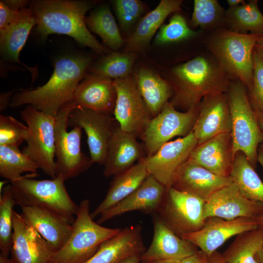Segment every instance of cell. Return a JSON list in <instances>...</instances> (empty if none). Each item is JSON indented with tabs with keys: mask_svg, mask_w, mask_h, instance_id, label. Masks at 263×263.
Wrapping results in <instances>:
<instances>
[{
	"mask_svg": "<svg viewBox=\"0 0 263 263\" xmlns=\"http://www.w3.org/2000/svg\"><path fill=\"white\" fill-rule=\"evenodd\" d=\"M233 182L187 160L179 169L172 187L206 201L213 193Z\"/></svg>",
	"mask_w": 263,
	"mask_h": 263,
	"instance_id": "21",
	"label": "cell"
},
{
	"mask_svg": "<svg viewBox=\"0 0 263 263\" xmlns=\"http://www.w3.org/2000/svg\"><path fill=\"white\" fill-rule=\"evenodd\" d=\"M149 175L145 166L138 162L129 169L114 176L106 195L91 213L92 218L99 216L132 193Z\"/></svg>",
	"mask_w": 263,
	"mask_h": 263,
	"instance_id": "28",
	"label": "cell"
},
{
	"mask_svg": "<svg viewBox=\"0 0 263 263\" xmlns=\"http://www.w3.org/2000/svg\"><path fill=\"white\" fill-rule=\"evenodd\" d=\"M198 33L189 28L183 16L176 13L168 24L160 27L155 37L154 43L160 45L179 42L194 37Z\"/></svg>",
	"mask_w": 263,
	"mask_h": 263,
	"instance_id": "39",
	"label": "cell"
},
{
	"mask_svg": "<svg viewBox=\"0 0 263 263\" xmlns=\"http://www.w3.org/2000/svg\"><path fill=\"white\" fill-rule=\"evenodd\" d=\"M28 127L9 115H0V145L19 147L25 141Z\"/></svg>",
	"mask_w": 263,
	"mask_h": 263,
	"instance_id": "40",
	"label": "cell"
},
{
	"mask_svg": "<svg viewBox=\"0 0 263 263\" xmlns=\"http://www.w3.org/2000/svg\"><path fill=\"white\" fill-rule=\"evenodd\" d=\"M16 205L10 184L4 187L0 195V253L6 256H9L11 248L13 208Z\"/></svg>",
	"mask_w": 263,
	"mask_h": 263,
	"instance_id": "38",
	"label": "cell"
},
{
	"mask_svg": "<svg viewBox=\"0 0 263 263\" xmlns=\"http://www.w3.org/2000/svg\"><path fill=\"white\" fill-rule=\"evenodd\" d=\"M181 263H208L207 256L201 250H197L192 255L183 259Z\"/></svg>",
	"mask_w": 263,
	"mask_h": 263,
	"instance_id": "44",
	"label": "cell"
},
{
	"mask_svg": "<svg viewBox=\"0 0 263 263\" xmlns=\"http://www.w3.org/2000/svg\"><path fill=\"white\" fill-rule=\"evenodd\" d=\"M114 120L110 114L80 107L70 113L68 126L77 127L85 131L93 163L104 164L110 142L116 127L114 126Z\"/></svg>",
	"mask_w": 263,
	"mask_h": 263,
	"instance_id": "14",
	"label": "cell"
},
{
	"mask_svg": "<svg viewBox=\"0 0 263 263\" xmlns=\"http://www.w3.org/2000/svg\"><path fill=\"white\" fill-rule=\"evenodd\" d=\"M168 188L149 174L130 195L108 210L101 214L97 223L100 225L125 213L141 211L156 214L165 198Z\"/></svg>",
	"mask_w": 263,
	"mask_h": 263,
	"instance_id": "19",
	"label": "cell"
},
{
	"mask_svg": "<svg viewBox=\"0 0 263 263\" xmlns=\"http://www.w3.org/2000/svg\"><path fill=\"white\" fill-rule=\"evenodd\" d=\"M78 107L73 100L63 106L55 117L56 176H61L65 180L79 175L93 164L81 151L82 129L75 127L67 131L69 114Z\"/></svg>",
	"mask_w": 263,
	"mask_h": 263,
	"instance_id": "8",
	"label": "cell"
},
{
	"mask_svg": "<svg viewBox=\"0 0 263 263\" xmlns=\"http://www.w3.org/2000/svg\"><path fill=\"white\" fill-rule=\"evenodd\" d=\"M116 99L114 119L123 131L136 137L142 136L152 118L136 84L131 75L113 80Z\"/></svg>",
	"mask_w": 263,
	"mask_h": 263,
	"instance_id": "12",
	"label": "cell"
},
{
	"mask_svg": "<svg viewBox=\"0 0 263 263\" xmlns=\"http://www.w3.org/2000/svg\"><path fill=\"white\" fill-rule=\"evenodd\" d=\"M30 4L36 20V30L43 39L52 34L66 35L99 55L104 56L111 53V50L91 34L86 24L85 16L93 6L92 2L37 0L32 1Z\"/></svg>",
	"mask_w": 263,
	"mask_h": 263,
	"instance_id": "3",
	"label": "cell"
},
{
	"mask_svg": "<svg viewBox=\"0 0 263 263\" xmlns=\"http://www.w3.org/2000/svg\"><path fill=\"white\" fill-rule=\"evenodd\" d=\"M248 94L255 110L263 113V61L255 50L253 53V81Z\"/></svg>",
	"mask_w": 263,
	"mask_h": 263,
	"instance_id": "42",
	"label": "cell"
},
{
	"mask_svg": "<svg viewBox=\"0 0 263 263\" xmlns=\"http://www.w3.org/2000/svg\"><path fill=\"white\" fill-rule=\"evenodd\" d=\"M233 159L231 133H223L197 145L188 160L218 176L229 177Z\"/></svg>",
	"mask_w": 263,
	"mask_h": 263,
	"instance_id": "22",
	"label": "cell"
},
{
	"mask_svg": "<svg viewBox=\"0 0 263 263\" xmlns=\"http://www.w3.org/2000/svg\"><path fill=\"white\" fill-rule=\"evenodd\" d=\"M20 114L28 129L25 140L27 146L22 152L35 162L45 174L55 178V117L30 105L23 110Z\"/></svg>",
	"mask_w": 263,
	"mask_h": 263,
	"instance_id": "9",
	"label": "cell"
},
{
	"mask_svg": "<svg viewBox=\"0 0 263 263\" xmlns=\"http://www.w3.org/2000/svg\"><path fill=\"white\" fill-rule=\"evenodd\" d=\"M38 166L19 147L0 145V175L10 182L24 173H36Z\"/></svg>",
	"mask_w": 263,
	"mask_h": 263,
	"instance_id": "35",
	"label": "cell"
},
{
	"mask_svg": "<svg viewBox=\"0 0 263 263\" xmlns=\"http://www.w3.org/2000/svg\"><path fill=\"white\" fill-rule=\"evenodd\" d=\"M255 111L257 113L259 126L261 129L263 131V113H262L256 110ZM259 148L263 150V144L260 145Z\"/></svg>",
	"mask_w": 263,
	"mask_h": 263,
	"instance_id": "50",
	"label": "cell"
},
{
	"mask_svg": "<svg viewBox=\"0 0 263 263\" xmlns=\"http://www.w3.org/2000/svg\"><path fill=\"white\" fill-rule=\"evenodd\" d=\"M255 259L259 263H263V245L255 255Z\"/></svg>",
	"mask_w": 263,
	"mask_h": 263,
	"instance_id": "53",
	"label": "cell"
},
{
	"mask_svg": "<svg viewBox=\"0 0 263 263\" xmlns=\"http://www.w3.org/2000/svg\"><path fill=\"white\" fill-rule=\"evenodd\" d=\"M169 83L173 106L186 111L196 108L207 96L227 93L232 80L213 57L197 56L170 71Z\"/></svg>",
	"mask_w": 263,
	"mask_h": 263,
	"instance_id": "2",
	"label": "cell"
},
{
	"mask_svg": "<svg viewBox=\"0 0 263 263\" xmlns=\"http://www.w3.org/2000/svg\"><path fill=\"white\" fill-rule=\"evenodd\" d=\"M21 11L13 10L6 6L2 1H0V30L5 28L16 21L20 15Z\"/></svg>",
	"mask_w": 263,
	"mask_h": 263,
	"instance_id": "43",
	"label": "cell"
},
{
	"mask_svg": "<svg viewBox=\"0 0 263 263\" xmlns=\"http://www.w3.org/2000/svg\"><path fill=\"white\" fill-rule=\"evenodd\" d=\"M26 221L45 239L56 251L69 239L73 224L57 213L47 209L27 206L21 207Z\"/></svg>",
	"mask_w": 263,
	"mask_h": 263,
	"instance_id": "25",
	"label": "cell"
},
{
	"mask_svg": "<svg viewBox=\"0 0 263 263\" xmlns=\"http://www.w3.org/2000/svg\"><path fill=\"white\" fill-rule=\"evenodd\" d=\"M227 2L229 7H235L245 2L244 0H227Z\"/></svg>",
	"mask_w": 263,
	"mask_h": 263,
	"instance_id": "52",
	"label": "cell"
},
{
	"mask_svg": "<svg viewBox=\"0 0 263 263\" xmlns=\"http://www.w3.org/2000/svg\"><path fill=\"white\" fill-rule=\"evenodd\" d=\"M12 97L11 92L3 93L1 94L0 102V110L1 112L4 110L7 106H9Z\"/></svg>",
	"mask_w": 263,
	"mask_h": 263,
	"instance_id": "46",
	"label": "cell"
},
{
	"mask_svg": "<svg viewBox=\"0 0 263 263\" xmlns=\"http://www.w3.org/2000/svg\"><path fill=\"white\" fill-rule=\"evenodd\" d=\"M0 263H11L10 257L0 253Z\"/></svg>",
	"mask_w": 263,
	"mask_h": 263,
	"instance_id": "55",
	"label": "cell"
},
{
	"mask_svg": "<svg viewBox=\"0 0 263 263\" xmlns=\"http://www.w3.org/2000/svg\"><path fill=\"white\" fill-rule=\"evenodd\" d=\"M197 145L191 131L186 136L166 143L153 154L144 156L139 162L145 166L149 174L168 189Z\"/></svg>",
	"mask_w": 263,
	"mask_h": 263,
	"instance_id": "13",
	"label": "cell"
},
{
	"mask_svg": "<svg viewBox=\"0 0 263 263\" xmlns=\"http://www.w3.org/2000/svg\"><path fill=\"white\" fill-rule=\"evenodd\" d=\"M85 23L89 31L100 36L105 46L112 50H116L126 43L108 5H103L93 11L85 18Z\"/></svg>",
	"mask_w": 263,
	"mask_h": 263,
	"instance_id": "34",
	"label": "cell"
},
{
	"mask_svg": "<svg viewBox=\"0 0 263 263\" xmlns=\"http://www.w3.org/2000/svg\"><path fill=\"white\" fill-rule=\"evenodd\" d=\"M260 36L220 27L206 40L213 56L230 79L240 81L248 90L253 81V53Z\"/></svg>",
	"mask_w": 263,
	"mask_h": 263,
	"instance_id": "4",
	"label": "cell"
},
{
	"mask_svg": "<svg viewBox=\"0 0 263 263\" xmlns=\"http://www.w3.org/2000/svg\"><path fill=\"white\" fill-rule=\"evenodd\" d=\"M227 95L231 117L233 158L242 152L255 168L258 148L263 144V131L250 101L247 88L240 81L232 80Z\"/></svg>",
	"mask_w": 263,
	"mask_h": 263,
	"instance_id": "6",
	"label": "cell"
},
{
	"mask_svg": "<svg viewBox=\"0 0 263 263\" xmlns=\"http://www.w3.org/2000/svg\"><path fill=\"white\" fill-rule=\"evenodd\" d=\"M208 263H224L221 253L217 251L214 252L212 254L207 256Z\"/></svg>",
	"mask_w": 263,
	"mask_h": 263,
	"instance_id": "48",
	"label": "cell"
},
{
	"mask_svg": "<svg viewBox=\"0 0 263 263\" xmlns=\"http://www.w3.org/2000/svg\"><path fill=\"white\" fill-rule=\"evenodd\" d=\"M229 176L244 196L263 205V183L243 152L234 156Z\"/></svg>",
	"mask_w": 263,
	"mask_h": 263,
	"instance_id": "31",
	"label": "cell"
},
{
	"mask_svg": "<svg viewBox=\"0 0 263 263\" xmlns=\"http://www.w3.org/2000/svg\"><path fill=\"white\" fill-rule=\"evenodd\" d=\"M37 173H30L11 182L16 205L21 207L36 206L52 211L73 224L79 206L72 199L66 189L64 178L37 180Z\"/></svg>",
	"mask_w": 263,
	"mask_h": 263,
	"instance_id": "5",
	"label": "cell"
},
{
	"mask_svg": "<svg viewBox=\"0 0 263 263\" xmlns=\"http://www.w3.org/2000/svg\"><path fill=\"white\" fill-rule=\"evenodd\" d=\"M152 242L141 255V262L155 260L181 261L196 251V246L178 236L157 215L153 218Z\"/></svg>",
	"mask_w": 263,
	"mask_h": 263,
	"instance_id": "20",
	"label": "cell"
},
{
	"mask_svg": "<svg viewBox=\"0 0 263 263\" xmlns=\"http://www.w3.org/2000/svg\"><path fill=\"white\" fill-rule=\"evenodd\" d=\"M198 109V116L192 130L197 145L218 134L231 132V117L227 93L205 97Z\"/></svg>",
	"mask_w": 263,
	"mask_h": 263,
	"instance_id": "18",
	"label": "cell"
},
{
	"mask_svg": "<svg viewBox=\"0 0 263 263\" xmlns=\"http://www.w3.org/2000/svg\"><path fill=\"white\" fill-rule=\"evenodd\" d=\"M145 250L141 225H131L103 243L97 251L82 263H120Z\"/></svg>",
	"mask_w": 263,
	"mask_h": 263,
	"instance_id": "23",
	"label": "cell"
},
{
	"mask_svg": "<svg viewBox=\"0 0 263 263\" xmlns=\"http://www.w3.org/2000/svg\"><path fill=\"white\" fill-rule=\"evenodd\" d=\"M116 15L122 29L128 31L144 11V6L139 0L113 1Z\"/></svg>",
	"mask_w": 263,
	"mask_h": 263,
	"instance_id": "41",
	"label": "cell"
},
{
	"mask_svg": "<svg viewBox=\"0 0 263 263\" xmlns=\"http://www.w3.org/2000/svg\"><path fill=\"white\" fill-rule=\"evenodd\" d=\"M136 57V54L133 52L111 53L103 56L90 68V75L113 80L127 77L130 75Z\"/></svg>",
	"mask_w": 263,
	"mask_h": 263,
	"instance_id": "36",
	"label": "cell"
},
{
	"mask_svg": "<svg viewBox=\"0 0 263 263\" xmlns=\"http://www.w3.org/2000/svg\"><path fill=\"white\" fill-rule=\"evenodd\" d=\"M2 2L9 8L17 11L26 8L28 3L27 0H2Z\"/></svg>",
	"mask_w": 263,
	"mask_h": 263,
	"instance_id": "45",
	"label": "cell"
},
{
	"mask_svg": "<svg viewBox=\"0 0 263 263\" xmlns=\"http://www.w3.org/2000/svg\"><path fill=\"white\" fill-rule=\"evenodd\" d=\"M78 206L71 235L50 263H82L91 257L103 243L122 229L104 227L94 222L90 212L89 199L82 200Z\"/></svg>",
	"mask_w": 263,
	"mask_h": 263,
	"instance_id": "7",
	"label": "cell"
},
{
	"mask_svg": "<svg viewBox=\"0 0 263 263\" xmlns=\"http://www.w3.org/2000/svg\"><path fill=\"white\" fill-rule=\"evenodd\" d=\"M92 61L86 56L63 57L56 61L53 73L48 82L35 89L25 90L15 94L11 108L24 105L56 117L60 109L73 100L81 80L85 78Z\"/></svg>",
	"mask_w": 263,
	"mask_h": 263,
	"instance_id": "1",
	"label": "cell"
},
{
	"mask_svg": "<svg viewBox=\"0 0 263 263\" xmlns=\"http://www.w3.org/2000/svg\"><path fill=\"white\" fill-rule=\"evenodd\" d=\"M134 80L152 118L156 116L173 94L170 85L158 74L145 68L139 70Z\"/></svg>",
	"mask_w": 263,
	"mask_h": 263,
	"instance_id": "29",
	"label": "cell"
},
{
	"mask_svg": "<svg viewBox=\"0 0 263 263\" xmlns=\"http://www.w3.org/2000/svg\"><path fill=\"white\" fill-rule=\"evenodd\" d=\"M226 25L229 29L241 34L263 35V14L260 11L258 0L235 7L225 11Z\"/></svg>",
	"mask_w": 263,
	"mask_h": 263,
	"instance_id": "32",
	"label": "cell"
},
{
	"mask_svg": "<svg viewBox=\"0 0 263 263\" xmlns=\"http://www.w3.org/2000/svg\"><path fill=\"white\" fill-rule=\"evenodd\" d=\"M116 99L113 80L90 75L78 85L73 101L78 107L110 114L113 113Z\"/></svg>",
	"mask_w": 263,
	"mask_h": 263,
	"instance_id": "24",
	"label": "cell"
},
{
	"mask_svg": "<svg viewBox=\"0 0 263 263\" xmlns=\"http://www.w3.org/2000/svg\"><path fill=\"white\" fill-rule=\"evenodd\" d=\"M136 137L116 127L110 142L103 175L115 176L131 168L143 157Z\"/></svg>",
	"mask_w": 263,
	"mask_h": 263,
	"instance_id": "26",
	"label": "cell"
},
{
	"mask_svg": "<svg viewBox=\"0 0 263 263\" xmlns=\"http://www.w3.org/2000/svg\"><path fill=\"white\" fill-rule=\"evenodd\" d=\"M11 263H50L56 251L24 218L14 211Z\"/></svg>",
	"mask_w": 263,
	"mask_h": 263,
	"instance_id": "15",
	"label": "cell"
},
{
	"mask_svg": "<svg viewBox=\"0 0 263 263\" xmlns=\"http://www.w3.org/2000/svg\"><path fill=\"white\" fill-rule=\"evenodd\" d=\"M254 50L263 61V35L260 36L258 38L256 43Z\"/></svg>",
	"mask_w": 263,
	"mask_h": 263,
	"instance_id": "47",
	"label": "cell"
},
{
	"mask_svg": "<svg viewBox=\"0 0 263 263\" xmlns=\"http://www.w3.org/2000/svg\"><path fill=\"white\" fill-rule=\"evenodd\" d=\"M144 263H181V261L176 260H155L151 261Z\"/></svg>",
	"mask_w": 263,
	"mask_h": 263,
	"instance_id": "51",
	"label": "cell"
},
{
	"mask_svg": "<svg viewBox=\"0 0 263 263\" xmlns=\"http://www.w3.org/2000/svg\"><path fill=\"white\" fill-rule=\"evenodd\" d=\"M255 220L257 221L259 227L263 228V215L257 218Z\"/></svg>",
	"mask_w": 263,
	"mask_h": 263,
	"instance_id": "56",
	"label": "cell"
},
{
	"mask_svg": "<svg viewBox=\"0 0 263 263\" xmlns=\"http://www.w3.org/2000/svg\"><path fill=\"white\" fill-rule=\"evenodd\" d=\"M37 24L31 6L21 11L18 19L0 30V51L4 57L13 62L22 64L19 55L32 28Z\"/></svg>",
	"mask_w": 263,
	"mask_h": 263,
	"instance_id": "30",
	"label": "cell"
},
{
	"mask_svg": "<svg viewBox=\"0 0 263 263\" xmlns=\"http://www.w3.org/2000/svg\"><path fill=\"white\" fill-rule=\"evenodd\" d=\"M263 245V228L243 232L221 254L224 263H259L255 255Z\"/></svg>",
	"mask_w": 263,
	"mask_h": 263,
	"instance_id": "33",
	"label": "cell"
},
{
	"mask_svg": "<svg viewBox=\"0 0 263 263\" xmlns=\"http://www.w3.org/2000/svg\"><path fill=\"white\" fill-rule=\"evenodd\" d=\"M140 263H144L141 262Z\"/></svg>",
	"mask_w": 263,
	"mask_h": 263,
	"instance_id": "57",
	"label": "cell"
},
{
	"mask_svg": "<svg viewBox=\"0 0 263 263\" xmlns=\"http://www.w3.org/2000/svg\"><path fill=\"white\" fill-rule=\"evenodd\" d=\"M181 0H162L153 10L139 21L126 41L125 51L136 53L144 50L167 17L181 9Z\"/></svg>",
	"mask_w": 263,
	"mask_h": 263,
	"instance_id": "27",
	"label": "cell"
},
{
	"mask_svg": "<svg viewBox=\"0 0 263 263\" xmlns=\"http://www.w3.org/2000/svg\"><path fill=\"white\" fill-rule=\"evenodd\" d=\"M225 11L216 0H194L190 25L202 29L224 27Z\"/></svg>",
	"mask_w": 263,
	"mask_h": 263,
	"instance_id": "37",
	"label": "cell"
},
{
	"mask_svg": "<svg viewBox=\"0 0 263 263\" xmlns=\"http://www.w3.org/2000/svg\"><path fill=\"white\" fill-rule=\"evenodd\" d=\"M262 215L263 205L247 198L233 182L213 193L204 206L205 220L211 217L227 220L240 217L256 219Z\"/></svg>",
	"mask_w": 263,
	"mask_h": 263,
	"instance_id": "17",
	"label": "cell"
},
{
	"mask_svg": "<svg viewBox=\"0 0 263 263\" xmlns=\"http://www.w3.org/2000/svg\"><path fill=\"white\" fill-rule=\"evenodd\" d=\"M258 161L263 167V150L260 148H258Z\"/></svg>",
	"mask_w": 263,
	"mask_h": 263,
	"instance_id": "54",
	"label": "cell"
},
{
	"mask_svg": "<svg viewBox=\"0 0 263 263\" xmlns=\"http://www.w3.org/2000/svg\"><path fill=\"white\" fill-rule=\"evenodd\" d=\"M259 227L254 219L240 217L227 220L211 217L206 219L201 229L184 234L181 237L198 246L208 256L231 237Z\"/></svg>",
	"mask_w": 263,
	"mask_h": 263,
	"instance_id": "16",
	"label": "cell"
},
{
	"mask_svg": "<svg viewBox=\"0 0 263 263\" xmlns=\"http://www.w3.org/2000/svg\"><path fill=\"white\" fill-rule=\"evenodd\" d=\"M206 201L188 192L170 187L156 213L180 237L201 229L206 220Z\"/></svg>",
	"mask_w": 263,
	"mask_h": 263,
	"instance_id": "10",
	"label": "cell"
},
{
	"mask_svg": "<svg viewBox=\"0 0 263 263\" xmlns=\"http://www.w3.org/2000/svg\"><path fill=\"white\" fill-rule=\"evenodd\" d=\"M141 254H138L131 256L120 263H140L141 262Z\"/></svg>",
	"mask_w": 263,
	"mask_h": 263,
	"instance_id": "49",
	"label": "cell"
},
{
	"mask_svg": "<svg viewBox=\"0 0 263 263\" xmlns=\"http://www.w3.org/2000/svg\"><path fill=\"white\" fill-rule=\"evenodd\" d=\"M198 114V107L181 112L168 102L159 114L150 120L142 136L147 155L153 154L173 137L188 134Z\"/></svg>",
	"mask_w": 263,
	"mask_h": 263,
	"instance_id": "11",
	"label": "cell"
}]
</instances>
